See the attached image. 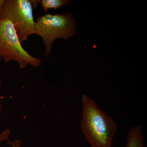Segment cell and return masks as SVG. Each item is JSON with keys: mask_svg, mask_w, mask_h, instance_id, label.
<instances>
[{"mask_svg": "<svg viewBox=\"0 0 147 147\" xmlns=\"http://www.w3.org/2000/svg\"><path fill=\"white\" fill-rule=\"evenodd\" d=\"M81 126L84 137L91 147H111L117 125L110 117L86 95L82 98Z\"/></svg>", "mask_w": 147, "mask_h": 147, "instance_id": "1", "label": "cell"}, {"mask_svg": "<svg viewBox=\"0 0 147 147\" xmlns=\"http://www.w3.org/2000/svg\"><path fill=\"white\" fill-rule=\"evenodd\" d=\"M36 34L41 38L45 47V55L52 52L55 40H66L76 34V23L70 13L39 16L35 22Z\"/></svg>", "mask_w": 147, "mask_h": 147, "instance_id": "2", "label": "cell"}, {"mask_svg": "<svg viewBox=\"0 0 147 147\" xmlns=\"http://www.w3.org/2000/svg\"><path fill=\"white\" fill-rule=\"evenodd\" d=\"M0 60L5 63L13 61L24 69L28 65L37 67L41 60L33 57L21 45L13 24L9 20L0 18Z\"/></svg>", "mask_w": 147, "mask_h": 147, "instance_id": "3", "label": "cell"}, {"mask_svg": "<svg viewBox=\"0 0 147 147\" xmlns=\"http://www.w3.org/2000/svg\"><path fill=\"white\" fill-rule=\"evenodd\" d=\"M33 9L30 0H5L0 10V18L11 22L21 42L36 34Z\"/></svg>", "mask_w": 147, "mask_h": 147, "instance_id": "4", "label": "cell"}, {"mask_svg": "<svg viewBox=\"0 0 147 147\" xmlns=\"http://www.w3.org/2000/svg\"><path fill=\"white\" fill-rule=\"evenodd\" d=\"M127 144L123 147H146L140 125L134 127L129 131L127 138Z\"/></svg>", "mask_w": 147, "mask_h": 147, "instance_id": "5", "label": "cell"}, {"mask_svg": "<svg viewBox=\"0 0 147 147\" xmlns=\"http://www.w3.org/2000/svg\"><path fill=\"white\" fill-rule=\"evenodd\" d=\"M71 1L69 0H40L38 1L41 7L45 12L49 9H55L66 5Z\"/></svg>", "mask_w": 147, "mask_h": 147, "instance_id": "6", "label": "cell"}, {"mask_svg": "<svg viewBox=\"0 0 147 147\" xmlns=\"http://www.w3.org/2000/svg\"><path fill=\"white\" fill-rule=\"evenodd\" d=\"M11 134V130L9 129H6L0 133V142L7 141Z\"/></svg>", "mask_w": 147, "mask_h": 147, "instance_id": "7", "label": "cell"}, {"mask_svg": "<svg viewBox=\"0 0 147 147\" xmlns=\"http://www.w3.org/2000/svg\"><path fill=\"white\" fill-rule=\"evenodd\" d=\"M7 144L11 146V147H21V142L19 140H14V141H8Z\"/></svg>", "mask_w": 147, "mask_h": 147, "instance_id": "8", "label": "cell"}, {"mask_svg": "<svg viewBox=\"0 0 147 147\" xmlns=\"http://www.w3.org/2000/svg\"><path fill=\"white\" fill-rule=\"evenodd\" d=\"M4 1L5 0H0V10L4 2Z\"/></svg>", "mask_w": 147, "mask_h": 147, "instance_id": "9", "label": "cell"}, {"mask_svg": "<svg viewBox=\"0 0 147 147\" xmlns=\"http://www.w3.org/2000/svg\"><path fill=\"white\" fill-rule=\"evenodd\" d=\"M1 96H0V118H1Z\"/></svg>", "mask_w": 147, "mask_h": 147, "instance_id": "10", "label": "cell"}, {"mask_svg": "<svg viewBox=\"0 0 147 147\" xmlns=\"http://www.w3.org/2000/svg\"><path fill=\"white\" fill-rule=\"evenodd\" d=\"M1 82L2 80L1 79V77H0V88H1Z\"/></svg>", "mask_w": 147, "mask_h": 147, "instance_id": "11", "label": "cell"}]
</instances>
